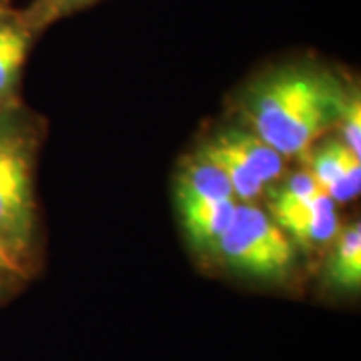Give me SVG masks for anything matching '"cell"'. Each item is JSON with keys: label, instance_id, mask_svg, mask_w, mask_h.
<instances>
[{"label": "cell", "instance_id": "9", "mask_svg": "<svg viewBox=\"0 0 361 361\" xmlns=\"http://www.w3.org/2000/svg\"><path fill=\"white\" fill-rule=\"evenodd\" d=\"M179 207L185 233L199 249H213L227 231L233 219L237 201L219 203H187Z\"/></svg>", "mask_w": 361, "mask_h": 361}, {"label": "cell", "instance_id": "6", "mask_svg": "<svg viewBox=\"0 0 361 361\" xmlns=\"http://www.w3.org/2000/svg\"><path fill=\"white\" fill-rule=\"evenodd\" d=\"M325 259L323 287L336 299L355 297L361 289V225L360 221L339 229Z\"/></svg>", "mask_w": 361, "mask_h": 361}, {"label": "cell", "instance_id": "11", "mask_svg": "<svg viewBox=\"0 0 361 361\" xmlns=\"http://www.w3.org/2000/svg\"><path fill=\"white\" fill-rule=\"evenodd\" d=\"M199 153L205 155L209 161H213V163L221 169V173H223V175L227 177V180L231 183L235 199H237L239 203H253V201H257L259 197H261L265 185L259 180L257 175L247 167L239 157L233 155L231 151H227V149H225L223 145H219L215 139L207 141L205 145L199 149Z\"/></svg>", "mask_w": 361, "mask_h": 361}, {"label": "cell", "instance_id": "16", "mask_svg": "<svg viewBox=\"0 0 361 361\" xmlns=\"http://www.w3.org/2000/svg\"><path fill=\"white\" fill-rule=\"evenodd\" d=\"M0 20H2V18H0Z\"/></svg>", "mask_w": 361, "mask_h": 361}, {"label": "cell", "instance_id": "13", "mask_svg": "<svg viewBox=\"0 0 361 361\" xmlns=\"http://www.w3.org/2000/svg\"><path fill=\"white\" fill-rule=\"evenodd\" d=\"M0 273H4L6 277L14 279L16 283L25 281L26 277H28V271H26L11 253H6L2 247H0Z\"/></svg>", "mask_w": 361, "mask_h": 361}, {"label": "cell", "instance_id": "14", "mask_svg": "<svg viewBox=\"0 0 361 361\" xmlns=\"http://www.w3.org/2000/svg\"><path fill=\"white\" fill-rule=\"evenodd\" d=\"M87 2H90V0H44L42 11H44L47 16H49V13L63 14L68 8H77V6H82Z\"/></svg>", "mask_w": 361, "mask_h": 361}, {"label": "cell", "instance_id": "7", "mask_svg": "<svg viewBox=\"0 0 361 361\" xmlns=\"http://www.w3.org/2000/svg\"><path fill=\"white\" fill-rule=\"evenodd\" d=\"M175 201L177 205H187V203L237 201V199L233 193L231 183L221 173V169L197 151L183 163L177 175Z\"/></svg>", "mask_w": 361, "mask_h": 361}, {"label": "cell", "instance_id": "5", "mask_svg": "<svg viewBox=\"0 0 361 361\" xmlns=\"http://www.w3.org/2000/svg\"><path fill=\"white\" fill-rule=\"evenodd\" d=\"M271 219L289 235L291 241L310 249L331 243L339 233L336 201L323 191L307 203L271 213Z\"/></svg>", "mask_w": 361, "mask_h": 361}, {"label": "cell", "instance_id": "12", "mask_svg": "<svg viewBox=\"0 0 361 361\" xmlns=\"http://www.w3.org/2000/svg\"><path fill=\"white\" fill-rule=\"evenodd\" d=\"M339 121H341V130H343V142L355 155L361 157V101L357 90L355 94L341 99Z\"/></svg>", "mask_w": 361, "mask_h": 361}, {"label": "cell", "instance_id": "3", "mask_svg": "<svg viewBox=\"0 0 361 361\" xmlns=\"http://www.w3.org/2000/svg\"><path fill=\"white\" fill-rule=\"evenodd\" d=\"M211 251L229 273L255 283L283 287L295 275L293 241L253 203H237L227 231Z\"/></svg>", "mask_w": 361, "mask_h": 361}, {"label": "cell", "instance_id": "15", "mask_svg": "<svg viewBox=\"0 0 361 361\" xmlns=\"http://www.w3.org/2000/svg\"><path fill=\"white\" fill-rule=\"evenodd\" d=\"M14 285H18V283H16L14 279H11V277H6L4 273H0V303L13 293Z\"/></svg>", "mask_w": 361, "mask_h": 361}, {"label": "cell", "instance_id": "1", "mask_svg": "<svg viewBox=\"0 0 361 361\" xmlns=\"http://www.w3.org/2000/svg\"><path fill=\"white\" fill-rule=\"evenodd\" d=\"M341 90L311 68H285L261 80L245 101L253 133L281 157L307 153L339 118Z\"/></svg>", "mask_w": 361, "mask_h": 361}, {"label": "cell", "instance_id": "8", "mask_svg": "<svg viewBox=\"0 0 361 361\" xmlns=\"http://www.w3.org/2000/svg\"><path fill=\"white\" fill-rule=\"evenodd\" d=\"M215 141L223 145L233 155L239 157L247 167L251 169L259 180L267 187L271 183L281 179L283 175V159L271 145L257 137L253 130L227 129L221 130L219 135L213 137Z\"/></svg>", "mask_w": 361, "mask_h": 361}, {"label": "cell", "instance_id": "2", "mask_svg": "<svg viewBox=\"0 0 361 361\" xmlns=\"http://www.w3.org/2000/svg\"><path fill=\"white\" fill-rule=\"evenodd\" d=\"M32 133L14 109L0 111V247L30 273L37 231Z\"/></svg>", "mask_w": 361, "mask_h": 361}, {"label": "cell", "instance_id": "4", "mask_svg": "<svg viewBox=\"0 0 361 361\" xmlns=\"http://www.w3.org/2000/svg\"><path fill=\"white\" fill-rule=\"evenodd\" d=\"M311 177L336 203H348L360 195L361 157L343 141H327L310 157Z\"/></svg>", "mask_w": 361, "mask_h": 361}, {"label": "cell", "instance_id": "10", "mask_svg": "<svg viewBox=\"0 0 361 361\" xmlns=\"http://www.w3.org/2000/svg\"><path fill=\"white\" fill-rule=\"evenodd\" d=\"M28 44L30 35L25 26L0 20V111L14 109L13 101Z\"/></svg>", "mask_w": 361, "mask_h": 361}]
</instances>
